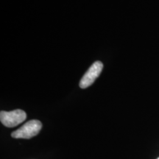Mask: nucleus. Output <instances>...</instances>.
Listing matches in <instances>:
<instances>
[{"label":"nucleus","instance_id":"nucleus-1","mask_svg":"<svg viewBox=\"0 0 159 159\" xmlns=\"http://www.w3.org/2000/svg\"><path fill=\"white\" fill-rule=\"evenodd\" d=\"M42 128V124L39 120L33 119L30 120L21 128L13 131L11 134V136L14 139H30L37 136Z\"/></svg>","mask_w":159,"mask_h":159},{"label":"nucleus","instance_id":"nucleus-2","mask_svg":"<svg viewBox=\"0 0 159 159\" xmlns=\"http://www.w3.org/2000/svg\"><path fill=\"white\" fill-rule=\"evenodd\" d=\"M27 118V114L25 111L20 109L0 112V120L1 122L7 128H14L22 123Z\"/></svg>","mask_w":159,"mask_h":159},{"label":"nucleus","instance_id":"nucleus-3","mask_svg":"<svg viewBox=\"0 0 159 159\" xmlns=\"http://www.w3.org/2000/svg\"><path fill=\"white\" fill-rule=\"evenodd\" d=\"M102 69L103 64L101 61L94 62L81 78L80 82V87L81 89H86L92 85L102 72Z\"/></svg>","mask_w":159,"mask_h":159},{"label":"nucleus","instance_id":"nucleus-4","mask_svg":"<svg viewBox=\"0 0 159 159\" xmlns=\"http://www.w3.org/2000/svg\"><path fill=\"white\" fill-rule=\"evenodd\" d=\"M157 159H159V158H157Z\"/></svg>","mask_w":159,"mask_h":159}]
</instances>
